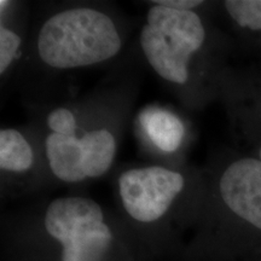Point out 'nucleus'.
<instances>
[{
	"instance_id": "nucleus-1",
	"label": "nucleus",
	"mask_w": 261,
	"mask_h": 261,
	"mask_svg": "<svg viewBox=\"0 0 261 261\" xmlns=\"http://www.w3.org/2000/svg\"><path fill=\"white\" fill-rule=\"evenodd\" d=\"M121 48L119 32L106 14L90 8L65 10L42 24L38 52L44 63L71 69L102 63Z\"/></svg>"
},
{
	"instance_id": "nucleus-2",
	"label": "nucleus",
	"mask_w": 261,
	"mask_h": 261,
	"mask_svg": "<svg viewBox=\"0 0 261 261\" xmlns=\"http://www.w3.org/2000/svg\"><path fill=\"white\" fill-rule=\"evenodd\" d=\"M204 39V25L196 12L152 5L140 32V46L162 79L184 84L189 77V62Z\"/></svg>"
},
{
	"instance_id": "nucleus-3",
	"label": "nucleus",
	"mask_w": 261,
	"mask_h": 261,
	"mask_svg": "<svg viewBox=\"0 0 261 261\" xmlns=\"http://www.w3.org/2000/svg\"><path fill=\"white\" fill-rule=\"evenodd\" d=\"M47 233L62 244V261H103L113 242L100 205L86 197H61L45 214Z\"/></svg>"
},
{
	"instance_id": "nucleus-4",
	"label": "nucleus",
	"mask_w": 261,
	"mask_h": 261,
	"mask_svg": "<svg viewBox=\"0 0 261 261\" xmlns=\"http://www.w3.org/2000/svg\"><path fill=\"white\" fill-rule=\"evenodd\" d=\"M182 188L184 178L180 173L160 166L128 169L119 178L123 208L140 223L162 218Z\"/></svg>"
},
{
	"instance_id": "nucleus-5",
	"label": "nucleus",
	"mask_w": 261,
	"mask_h": 261,
	"mask_svg": "<svg viewBox=\"0 0 261 261\" xmlns=\"http://www.w3.org/2000/svg\"><path fill=\"white\" fill-rule=\"evenodd\" d=\"M219 194L234 215L261 231V160L241 158L224 169Z\"/></svg>"
},
{
	"instance_id": "nucleus-6",
	"label": "nucleus",
	"mask_w": 261,
	"mask_h": 261,
	"mask_svg": "<svg viewBox=\"0 0 261 261\" xmlns=\"http://www.w3.org/2000/svg\"><path fill=\"white\" fill-rule=\"evenodd\" d=\"M45 149L52 173L65 182H77L86 179L83 169L81 140L75 136L51 133L45 140Z\"/></svg>"
},
{
	"instance_id": "nucleus-7",
	"label": "nucleus",
	"mask_w": 261,
	"mask_h": 261,
	"mask_svg": "<svg viewBox=\"0 0 261 261\" xmlns=\"http://www.w3.org/2000/svg\"><path fill=\"white\" fill-rule=\"evenodd\" d=\"M140 125L152 144L163 152H174L181 145L185 128L180 119L162 108H148L139 116Z\"/></svg>"
},
{
	"instance_id": "nucleus-8",
	"label": "nucleus",
	"mask_w": 261,
	"mask_h": 261,
	"mask_svg": "<svg viewBox=\"0 0 261 261\" xmlns=\"http://www.w3.org/2000/svg\"><path fill=\"white\" fill-rule=\"evenodd\" d=\"M81 140L83 169L86 178L103 175L112 167L116 152V142L108 129L86 133Z\"/></svg>"
},
{
	"instance_id": "nucleus-9",
	"label": "nucleus",
	"mask_w": 261,
	"mask_h": 261,
	"mask_svg": "<svg viewBox=\"0 0 261 261\" xmlns=\"http://www.w3.org/2000/svg\"><path fill=\"white\" fill-rule=\"evenodd\" d=\"M34 155L29 143L18 130H0V167L4 171L22 173L32 167Z\"/></svg>"
},
{
	"instance_id": "nucleus-10",
	"label": "nucleus",
	"mask_w": 261,
	"mask_h": 261,
	"mask_svg": "<svg viewBox=\"0 0 261 261\" xmlns=\"http://www.w3.org/2000/svg\"><path fill=\"white\" fill-rule=\"evenodd\" d=\"M224 8L241 28L261 32V0H227Z\"/></svg>"
},
{
	"instance_id": "nucleus-11",
	"label": "nucleus",
	"mask_w": 261,
	"mask_h": 261,
	"mask_svg": "<svg viewBox=\"0 0 261 261\" xmlns=\"http://www.w3.org/2000/svg\"><path fill=\"white\" fill-rule=\"evenodd\" d=\"M21 38L15 32L10 31L5 25L0 27V73H5V70L12 63L16 56Z\"/></svg>"
},
{
	"instance_id": "nucleus-12",
	"label": "nucleus",
	"mask_w": 261,
	"mask_h": 261,
	"mask_svg": "<svg viewBox=\"0 0 261 261\" xmlns=\"http://www.w3.org/2000/svg\"><path fill=\"white\" fill-rule=\"evenodd\" d=\"M47 125L50 127L52 133H57L62 136H74L76 129V121L75 116L70 110L65 108H58L54 110L47 116Z\"/></svg>"
},
{
	"instance_id": "nucleus-13",
	"label": "nucleus",
	"mask_w": 261,
	"mask_h": 261,
	"mask_svg": "<svg viewBox=\"0 0 261 261\" xmlns=\"http://www.w3.org/2000/svg\"><path fill=\"white\" fill-rule=\"evenodd\" d=\"M151 3L155 5L180 10V11H191V9L203 4V2H198V0H158V2Z\"/></svg>"
}]
</instances>
